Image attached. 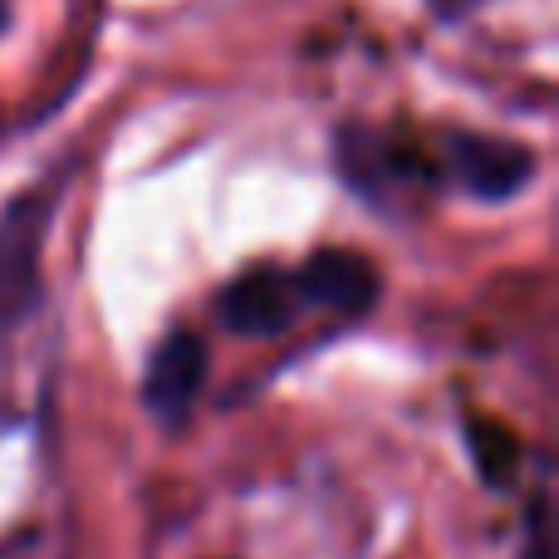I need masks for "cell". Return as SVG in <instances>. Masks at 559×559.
Here are the masks:
<instances>
[{
  "label": "cell",
  "mask_w": 559,
  "mask_h": 559,
  "mask_svg": "<svg viewBox=\"0 0 559 559\" xmlns=\"http://www.w3.org/2000/svg\"><path fill=\"white\" fill-rule=\"evenodd\" d=\"M206 383V344L192 334V329H177L157 344L153 364H147L143 378V403L157 423H182L187 407L197 403Z\"/></svg>",
  "instance_id": "cell-3"
},
{
  "label": "cell",
  "mask_w": 559,
  "mask_h": 559,
  "mask_svg": "<svg viewBox=\"0 0 559 559\" xmlns=\"http://www.w3.org/2000/svg\"><path fill=\"white\" fill-rule=\"evenodd\" d=\"M39 241L45 192H29L0 216V334L15 329L39 299Z\"/></svg>",
  "instance_id": "cell-1"
},
{
  "label": "cell",
  "mask_w": 559,
  "mask_h": 559,
  "mask_svg": "<svg viewBox=\"0 0 559 559\" xmlns=\"http://www.w3.org/2000/svg\"><path fill=\"white\" fill-rule=\"evenodd\" d=\"M299 309L305 305H299V295H295V280L285 271H271V265L236 275L231 285L222 289V299H216L222 324L231 329V334H246V338L285 334V329L295 324Z\"/></svg>",
  "instance_id": "cell-2"
},
{
  "label": "cell",
  "mask_w": 559,
  "mask_h": 559,
  "mask_svg": "<svg viewBox=\"0 0 559 559\" xmlns=\"http://www.w3.org/2000/svg\"><path fill=\"white\" fill-rule=\"evenodd\" d=\"M452 177L481 202H506L535 177V153L525 143H506V138H452Z\"/></svg>",
  "instance_id": "cell-5"
},
{
  "label": "cell",
  "mask_w": 559,
  "mask_h": 559,
  "mask_svg": "<svg viewBox=\"0 0 559 559\" xmlns=\"http://www.w3.org/2000/svg\"><path fill=\"white\" fill-rule=\"evenodd\" d=\"M10 25V0H0V29Z\"/></svg>",
  "instance_id": "cell-8"
},
{
  "label": "cell",
  "mask_w": 559,
  "mask_h": 559,
  "mask_svg": "<svg viewBox=\"0 0 559 559\" xmlns=\"http://www.w3.org/2000/svg\"><path fill=\"white\" fill-rule=\"evenodd\" d=\"M476 5H486V0H432V10L442 20H462V15H472Z\"/></svg>",
  "instance_id": "cell-6"
},
{
  "label": "cell",
  "mask_w": 559,
  "mask_h": 559,
  "mask_svg": "<svg viewBox=\"0 0 559 559\" xmlns=\"http://www.w3.org/2000/svg\"><path fill=\"white\" fill-rule=\"evenodd\" d=\"M289 280L299 305L338 309V314H368L378 299V265L358 251H319Z\"/></svg>",
  "instance_id": "cell-4"
},
{
  "label": "cell",
  "mask_w": 559,
  "mask_h": 559,
  "mask_svg": "<svg viewBox=\"0 0 559 559\" xmlns=\"http://www.w3.org/2000/svg\"><path fill=\"white\" fill-rule=\"evenodd\" d=\"M525 559H550V545H545V531H535L531 550H525Z\"/></svg>",
  "instance_id": "cell-7"
}]
</instances>
